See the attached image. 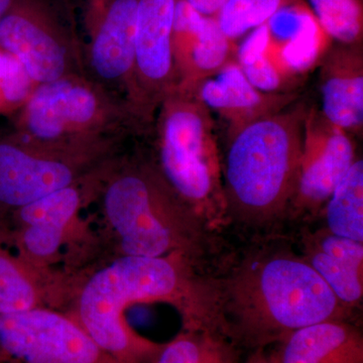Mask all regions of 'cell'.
<instances>
[{
	"mask_svg": "<svg viewBox=\"0 0 363 363\" xmlns=\"http://www.w3.org/2000/svg\"><path fill=\"white\" fill-rule=\"evenodd\" d=\"M186 257L174 253L162 257H118L83 286L78 298V323L100 347L125 363L154 359L162 348L128 324L126 311L133 305L169 303L180 309L189 330L215 334L223 330L219 293L193 279Z\"/></svg>",
	"mask_w": 363,
	"mask_h": 363,
	"instance_id": "cell-1",
	"label": "cell"
},
{
	"mask_svg": "<svg viewBox=\"0 0 363 363\" xmlns=\"http://www.w3.org/2000/svg\"><path fill=\"white\" fill-rule=\"evenodd\" d=\"M226 332L253 345L284 340L293 332L342 320L344 305L305 259L276 255L240 269L219 298ZM224 323V322H223Z\"/></svg>",
	"mask_w": 363,
	"mask_h": 363,
	"instance_id": "cell-2",
	"label": "cell"
},
{
	"mask_svg": "<svg viewBox=\"0 0 363 363\" xmlns=\"http://www.w3.org/2000/svg\"><path fill=\"white\" fill-rule=\"evenodd\" d=\"M283 111L247 124L231 138L224 199L247 220L274 218L295 195L307 113L302 107Z\"/></svg>",
	"mask_w": 363,
	"mask_h": 363,
	"instance_id": "cell-3",
	"label": "cell"
},
{
	"mask_svg": "<svg viewBox=\"0 0 363 363\" xmlns=\"http://www.w3.org/2000/svg\"><path fill=\"white\" fill-rule=\"evenodd\" d=\"M102 207L123 255L162 257L197 250L201 217L149 164H126L112 174Z\"/></svg>",
	"mask_w": 363,
	"mask_h": 363,
	"instance_id": "cell-4",
	"label": "cell"
},
{
	"mask_svg": "<svg viewBox=\"0 0 363 363\" xmlns=\"http://www.w3.org/2000/svg\"><path fill=\"white\" fill-rule=\"evenodd\" d=\"M162 102V175L200 217L217 213L225 199L210 111L187 90H174Z\"/></svg>",
	"mask_w": 363,
	"mask_h": 363,
	"instance_id": "cell-5",
	"label": "cell"
},
{
	"mask_svg": "<svg viewBox=\"0 0 363 363\" xmlns=\"http://www.w3.org/2000/svg\"><path fill=\"white\" fill-rule=\"evenodd\" d=\"M123 106L82 75L33 88L18 118V135L44 147L107 149Z\"/></svg>",
	"mask_w": 363,
	"mask_h": 363,
	"instance_id": "cell-6",
	"label": "cell"
},
{
	"mask_svg": "<svg viewBox=\"0 0 363 363\" xmlns=\"http://www.w3.org/2000/svg\"><path fill=\"white\" fill-rule=\"evenodd\" d=\"M0 50L37 85L82 75V48L69 23L47 0H14L0 21Z\"/></svg>",
	"mask_w": 363,
	"mask_h": 363,
	"instance_id": "cell-7",
	"label": "cell"
},
{
	"mask_svg": "<svg viewBox=\"0 0 363 363\" xmlns=\"http://www.w3.org/2000/svg\"><path fill=\"white\" fill-rule=\"evenodd\" d=\"M106 150L57 149L18 133L0 136V207L16 210L77 185Z\"/></svg>",
	"mask_w": 363,
	"mask_h": 363,
	"instance_id": "cell-8",
	"label": "cell"
},
{
	"mask_svg": "<svg viewBox=\"0 0 363 363\" xmlns=\"http://www.w3.org/2000/svg\"><path fill=\"white\" fill-rule=\"evenodd\" d=\"M0 350L23 363H125L77 321L47 308L0 315Z\"/></svg>",
	"mask_w": 363,
	"mask_h": 363,
	"instance_id": "cell-9",
	"label": "cell"
},
{
	"mask_svg": "<svg viewBox=\"0 0 363 363\" xmlns=\"http://www.w3.org/2000/svg\"><path fill=\"white\" fill-rule=\"evenodd\" d=\"M138 0H92L86 18L87 48L83 73L119 104L117 92L128 93L136 104L135 39ZM85 77V76H84Z\"/></svg>",
	"mask_w": 363,
	"mask_h": 363,
	"instance_id": "cell-10",
	"label": "cell"
},
{
	"mask_svg": "<svg viewBox=\"0 0 363 363\" xmlns=\"http://www.w3.org/2000/svg\"><path fill=\"white\" fill-rule=\"evenodd\" d=\"M355 161L350 133L329 123L321 112L310 111L292 201L304 209L326 204Z\"/></svg>",
	"mask_w": 363,
	"mask_h": 363,
	"instance_id": "cell-11",
	"label": "cell"
},
{
	"mask_svg": "<svg viewBox=\"0 0 363 363\" xmlns=\"http://www.w3.org/2000/svg\"><path fill=\"white\" fill-rule=\"evenodd\" d=\"M177 0H138L135 39L136 104L162 101L178 88L173 35Z\"/></svg>",
	"mask_w": 363,
	"mask_h": 363,
	"instance_id": "cell-12",
	"label": "cell"
},
{
	"mask_svg": "<svg viewBox=\"0 0 363 363\" xmlns=\"http://www.w3.org/2000/svg\"><path fill=\"white\" fill-rule=\"evenodd\" d=\"M81 203L80 190L74 185L16 209L21 257L40 266L51 262L63 247Z\"/></svg>",
	"mask_w": 363,
	"mask_h": 363,
	"instance_id": "cell-13",
	"label": "cell"
},
{
	"mask_svg": "<svg viewBox=\"0 0 363 363\" xmlns=\"http://www.w3.org/2000/svg\"><path fill=\"white\" fill-rule=\"evenodd\" d=\"M192 92L209 111L230 123L231 135L252 121L283 111L289 99L286 95L257 89L238 64L229 62Z\"/></svg>",
	"mask_w": 363,
	"mask_h": 363,
	"instance_id": "cell-14",
	"label": "cell"
},
{
	"mask_svg": "<svg viewBox=\"0 0 363 363\" xmlns=\"http://www.w3.org/2000/svg\"><path fill=\"white\" fill-rule=\"evenodd\" d=\"M355 45L333 50L322 69V112L346 133H359L363 124L362 54Z\"/></svg>",
	"mask_w": 363,
	"mask_h": 363,
	"instance_id": "cell-15",
	"label": "cell"
},
{
	"mask_svg": "<svg viewBox=\"0 0 363 363\" xmlns=\"http://www.w3.org/2000/svg\"><path fill=\"white\" fill-rule=\"evenodd\" d=\"M269 39L266 56L286 79L305 73L322 52V28L307 9L284 6L267 21Z\"/></svg>",
	"mask_w": 363,
	"mask_h": 363,
	"instance_id": "cell-16",
	"label": "cell"
},
{
	"mask_svg": "<svg viewBox=\"0 0 363 363\" xmlns=\"http://www.w3.org/2000/svg\"><path fill=\"white\" fill-rule=\"evenodd\" d=\"M279 363H363L362 333L343 320H329L286 336Z\"/></svg>",
	"mask_w": 363,
	"mask_h": 363,
	"instance_id": "cell-17",
	"label": "cell"
},
{
	"mask_svg": "<svg viewBox=\"0 0 363 363\" xmlns=\"http://www.w3.org/2000/svg\"><path fill=\"white\" fill-rule=\"evenodd\" d=\"M344 306L357 304L363 295V242L326 233L309 243L307 259Z\"/></svg>",
	"mask_w": 363,
	"mask_h": 363,
	"instance_id": "cell-18",
	"label": "cell"
},
{
	"mask_svg": "<svg viewBox=\"0 0 363 363\" xmlns=\"http://www.w3.org/2000/svg\"><path fill=\"white\" fill-rule=\"evenodd\" d=\"M35 267L0 247V315L43 308L45 294Z\"/></svg>",
	"mask_w": 363,
	"mask_h": 363,
	"instance_id": "cell-19",
	"label": "cell"
},
{
	"mask_svg": "<svg viewBox=\"0 0 363 363\" xmlns=\"http://www.w3.org/2000/svg\"><path fill=\"white\" fill-rule=\"evenodd\" d=\"M327 231L363 242V162L357 160L326 202Z\"/></svg>",
	"mask_w": 363,
	"mask_h": 363,
	"instance_id": "cell-20",
	"label": "cell"
},
{
	"mask_svg": "<svg viewBox=\"0 0 363 363\" xmlns=\"http://www.w3.org/2000/svg\"><path fill=\"white\" fill-rule=\"evenodd\" d=\"M269 33L267 23L247 33L238 51V64L245 77L257 89L276 93L285 84L278 70L267 58Z\"/></svg>",
	"mask_w": 363,
	"mask_h": 363,
	"instance_id": "cell-21",
	"label": "cell"
},
{
	"mask_svg": "<svg viewBox=\"0 0 363 363\" xmlns=\"http://www.w3.org/2000/svg\"><path fill=\"white\" fill-rule=\"evenodd\" d=\"M152 363H231V354L216 334L189 331L162 346Z\"/></svg>",
	"mask_w": 363,
	"mask_h": 363,
	"instance_id": "cell-22",
	"label": "cell"
},
{
	"mask_svg": "<svg viewBox=\"0 0 363 363\" xmlns=\"http://www.w3.org/2000/svg\"><path fill=\"white\" fill-rule=\"evenodd\" d=\"M313 16L327 35L342 45H357L362 35V11L357 0H309Z\"/></svg>",
	"mask_w": 363,
	"mask_h": 363,
	"instance_id": "cell-23",
	"label": "cell"
},
{
	"mask_svg": "<svg viewBox=\"0 0 363 363\" xmlns=\"http://www.w3.org/2000/svg\"><path fill=\"white\" fill-rule=\"evenodd\" d=\"M286 4V0H226L217 21L233 40L267 23Z\"/></svg>",
	"mask_w": 363,
	"mask_h": 363,
	"instance_id": "cell-24",
	"label": "cell"
},
{
	"mask_svg": "<svg viewBox=\"0 0 363 363\" xmlns=\"http://www.w3.org/2000/svg\"><path fill=\"white\" fill-rule=\"evenodd\" d=\"M33 83L20 62L0 50V108L25 104L33 92Z\"/></svg>",
	"mask_w": 363,
	"mask_h": 363,
	"instance_id": "cell-25",
	"label": "cell"
},
{
	"mask_svg": "<svg viewBox=\"0 0 363 363\" xmlns=\"http://www.w3.org/2000/svg\"><path fill=\"white\" fill-rule=\"evenodd\" d=\"M189 6L206 18H217L226 0H186Z\"/></svg>",
	"mask_w": 363,
	"mask_h": 363,
	"instance_id": "cell-26",
	"label": "cell"
},
{
	"mask_svg": "<svg viewBox=\"0 0 363 363\" xmlns=\"http://www.w3.org/2000/svg\"><path fill=\"white\" fill-rule=\"evenodd\" d=\"M247 363H279L278 357H267L264 353H257Z\"/></svg>",
	"mask_w": 363,
	"mask_h": 363,
	"instance_id": "cell-27",
	"label": "cell"
},
{
	"mask_svg": "<svg viewBox=\"0 0 363 363\" xmlns=\"http://www.w3.org/2000/svg\"><path fill=\"white\" fill-rule=\"evenodd\" d=\"M14 0H0V21L13 6Z\"/></svg>",
	"mask_w": 363,
	"mask_h": 363,
	"instance_id": "cell-28",
	"label": "cell"
}]
</instances>
